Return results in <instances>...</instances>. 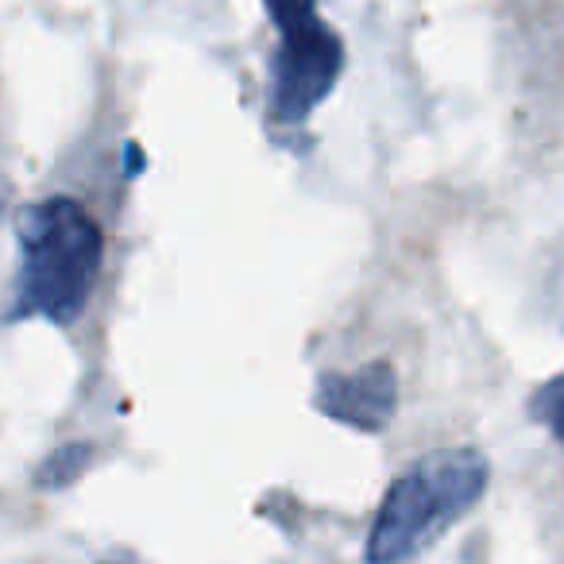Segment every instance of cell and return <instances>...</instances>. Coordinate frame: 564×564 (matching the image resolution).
Wrapping results in <instances>:
<instances>
[{
    "instance_id": "1",
    "label": "cell",
    "mask_w": 564,
    "mask_h": 564,
    "mask_svg": "<svg viewBox=\"0 0 564 564\" xmlns=\"http://www.w3.org/2000/svg\"><path fill=\"white\" fill-rule=\"evenodd\" d=\"M20 286L9 322L47 317L55 325L78 322L101 274V225L74 197H47L17 213Z\"/></svg>"
},
{
    "instance_id": "8",
    "label": "cell",
    "mask_w": 564,
    "mask_h": 564,
    "mask_svg": "<svg viewBox=\"0 0 564 564\" xmlns=\"http://www.w3.org/2000/svg\"><path fill=\"white\" fill-rule=\"evenodd\" d=\"M128 163H132V166H128V174H140L143 171V155H140V151H128Z\"/></svg>"
},
{
    "instance_id": "6",
    "label": "cell",
    "mask_w": 564,
    "mask_h": 564,
    "mask_svg": "<svg viewBox=\"0 0 564 564\" xmlns=\"http://www.w3.org/2000/svg\"><path fill=\"white\" fill-rule=\"evenodd\" d=\"M530 417L538 425H545L556 441L564 445V371L553 376L549 383H541L530 399Z\"/></svg>"
},
{
    "instance_id": "2",
    "label": "cell",
    "mask_w": 564,
    "mask_h": 564,
    "mask_svg": "<svg viewBox=\"0 0 564 564\" xmlns=\"http://www.w3.org/2000/svg\"><path fill=\"white\" fill-rule=\"evenodd\" d=\"M487 484H491V464L479 448L425 453L387 487L364 561L410 564L484 499Z\"/></svg>"
},
{
    "instance_id": "3",
    "label": "cell",
    "mask_w": 564,
    "mask_h": 564,
    "mask_svg": "<svg viewBox=\"0 0 564 564\" xmlns=\"http://www.w3.org/2000/svg\"><path fill=\"white\" fill-rule=\"evenodd\" d=\"M279 32L282 40L271 63V120L302 124L337 86L345 70V47L337 32L317 20V12Z\"/></svg>"
},
{
    "instance_id": "4",
    "label": "cell",
    "mask_w": 564,
    "mask_h": 564,
    "mask_svg": "<svg viewBox=\"0 0 564 564\" xmlns=\"http://www.w3.org/2000/svg\"><path fill=\"white\" fill-rule=\"evenodd\" d=\"M314 406L348 430L383 433L399 410V379L387 360L364 364L356 371H325L317 379Z\"/></svg>"
},
{
    "instance_id": "5",
    "label": "cell",
    "mask_w": 564,
    "mask_h": 564,
    "mask_svg": "<svg viewBox=\"0 0 564 564\" xmlns=\"http://www.w3.org/2000/svg\"><path fill=\"white\" fill-rule=\"evenodd\" d=\"M89 460H94V445H89V441H70V445H58L55 453L40 464V471H35V484H40L43 491L70 487L74 479L89 468Z\"/></svg>"
},
{
    "instance_id": "7",
    "label": "cell",
    "mask_w": 564,
    "mask_h": 564,
    "mask_svg": "<svg viewBox=\"0 0 564 564\" xmlns=\"http://www.w3.org/2000/svg\"><path fill=\"white\" fill-rule=\"evenodd\" d=\"M267 12H271V20L279 28L286 24H299V20L314 17V0H263Z\"/></svg>"
}]
</instances>
